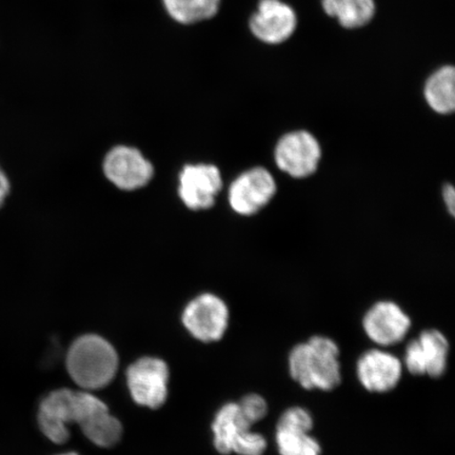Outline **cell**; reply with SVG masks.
I'll return each mask as SVG.
<instances>
[{"mask_svg":"<svg viewBox=\"0 0 455 455\" xmlns=\"http://www.w3.org/2000/svg\"><path fill=\"white\" fill-rule=\"evenodd\" d=\"M323 9L346 28L369 24L375 13V0H322Z\"/></svg>","mask_w":455,"mask_h":455,"instance_id":"e0dca14e","label":"cell"},{"mask_svg":"<svg viewBox=\"0 0 455 455\" xmlns=\"http://www.w3.org/2000/svg\"><path fill=\"white\" fill-rule=\"evenodd\" d=\"M339 355V347L331 339L313 337L290 352V374L307 390H333L341 382Z\"/></svg>","mask_w":455,"mask_h":455,"instance_id":"6da1fadb","label":"cell"},{"mask_svg":"<svg viewBox=\"0 0 455 455\" xmlns=\"http://www.w3.org/2000/svg\"><path fill=\"white\" fill-rule=\"evenodd\" d=\"M443 203L446 204L447 212L454 215L455 212V191L452 185H446L443 190Z\"/></svg>","mask_w":455,"mask_h":455,"instance_id":"603a6c76","label":"cell"},{"mask_svg":"<svg viewBox=\"0 0 455 455\" xmlns=\"http://www.w3.org/2000/svg\"><path fill=\"white\" fill-rule=\"evenodd\" d=\"M12 180H11L3 164H0V210H2L9 201L11 195H12Z\"/></svg>","mask_w":455,"mask_h":455,"instance_id":"7402d4cb","label":"cell"},{"mask_svg":"<svg viewBox=\"0 0 455 455\" xmlns=\"http://www.w3.org/2000/svg\"><path fill=\"white\" fill-rule=\"evenodd\" d=\"M357 378L370 392L384 394L395 389L402 377L398 358L378 349L369 350L357 362Z\"/></svg>","mask_w":455,"mask_h":455,"instance_id":"5bb4252c","label":"cell"},{"mask_svg":"<svg viewBox=\"0 0 455 455\" xmlns=\"http://www.w3.org/2000/svg\"><path fill=\"white\" fill-rule=\"evenodd\" d=\"M251 426L238 403H226L216 414L212 425L216 451L224 455L235 452L238 443L251 431Z\"/></svg>","mask_w":455,"mask_h":455,"instance_id":"9a60e30c","label":"cell"},{"mask_svg":"<svg viewBox=\"0 0 455 455\" xmlns=\"http://www.w3.org/2000/svg\"><path fill=\"white\" fill-rule=\"evenodd\" d=\"M183 323L193 337L212 343L223 338L229 323V310L214 294H202L186 307Z\"/></svg>","mask_w":455,"mask_h":455,"instance_id":"52a82bcc","label":"cell"},{"mask_svg":"<svg viewBox=\"0 0 455 455\" xmlns=\"http://www.w3.org/2000/svg\"><path fill=\"white\" fill-rule=\"evenodd\" d=\"M163 4L175 21L192 25L218 14L220 0H163Z\"/></svg>","mask_w":455,"mask_h":455,"instance_id":"ac0fdd59","label":"cell"},{"mask_svg":"<svg viewBox=\"0 0 455 455\" xmlns=\"http://www.w3.org/2000/svg\"><path fill=\"white\" fill-rule=\"evenodd\" d=\"M449 344L445 335L437 330H425L418 339L408 344L405 363L413 375L428 374L441 378L446 371Z\"/></svg>","mask_w":455,"mask_h":455,"instance_id":"8fae6325","label":"cell"},{"mask_svg":"<svg viewBox=\"0 0 455 455\" xmlns=\"http://www.w3.org/2000/svg\"><path fill=\"white\" fill-rule=\"evenodd\" d=\"M76 391L60 389L51 392L39 406L38 424L43 434L55 443H64L70 437L69 425L76 423Z\"/></svg>","mask_w":455,"mask_h":455,"instance_id":"7c38bea8","label":"cell"},{"mask_svg":"<svg viewBox=\"0 0 455 455\" xmlns=\"http://www.w3.org/2000/svg\"><path fill=\"white\" fill-rule=\"evenodd\" d=\"M424 98L431 110L441 116H448L454 111L455 70L453 67H442L427 79Z\"/></svg>","mask_w":455,"mask_h":455,"instance_id":"2e32d148","label":"cell"},{"mask_svg":"<svg viewBox=\"0 0 455 455\" xmlns=\"http://www.w3.org/2000/svg\"><path fill=\"white\" fill-rule=\"evenodd\" d=\"M238 406H240L244 418L251 425L259 422L268 413L267 402L264 400V397L258 395L244 396L241 403H238Z\"/></svg>","mask_w":455,"mask_h":455,"instance_id":"44dd1931","label":"cell"},{"mask_svg":"<svg viewBox=\"0 0 455 455\" xmlns=\"http://www.w3.org/2000/svg\"><path fill=\"white\" fill-rule=\"evenodd\" d=\"M118 368V356L109 341L88 334L77 339L67 355V369L79 387L87 390L104 388L112 382Z\"/></svg>","mask_w":455,"mask_h":455,"instance_id":"7a4b0ae2","label":"cell"},{"mask_svg":"<svg viewBox=\"0 0 455 455\" xmlns=\"http://www.w3.org/2000/svg\"><path fill=\"white\" fill-rule=\"evenodd\" d=\"M313 428L311 414L304 408L293 407L282 414L276 430H299L310 432Z\"/></svg>","mask_w":455,"mask_h":455,"instance_id":"ffe728a7","label":"cell"},{"mask_svg":"<svg viewBox=\"0 0 455 455\" xmlns=\"http://www.w3.org/2000/svg\"><path fill=\"white\" fill-rule=\"evenodd\" d=\"M76 423L85 437L100 447L116 446L123 435L121 422L106 403L88 392H77Z\"/></svg>","mask_w":455,"mask_h":455,"instance_id":"8992f818","label":"cell"},{"mask_svg":"<svg viewBox=\"0 0 455 455\" xmlns=\"http://www.w3.org/2000/svg\"><path fill=\"white\" fill-rule=\"evenodd\" d=\"M363 326L370 339L387 347L401 343L405 339L411 320L395 303L379 301L363 316Z\"/></svg>","mask_w":455,"mask_h":455,"instance_id":"4fadbf2b","label":"cell"},{"mask_svg":"<svg viewBox=\"0 0 455 455\" xmlns=\"http://www.w3.org/2000/svg\"><path fill=\"white\" fill-rule=\"evenodd\" d=\"M277 185L270 171L255 167L244 171L232 181L228 192L230 207L238 215L251 216L275 197Z\"/></svg>","mask_w":455,"mask_h":455,"instance_id":"277c9868","label":"cell"},{"mask_svg":"<svg viewBox=\"0 0 455 455\" xmlns=\"http://www.w3.org/2000/svg\"><path fill=\"white\" fill-rule=\"evenodd\" d=\"M276 443L281 455H321L320 443L309 432L276 430Z\"/></svg>","mask_w":455,"mask_h":455,"instance_id":"d6986e66","label":"cell"},{"mask_svg":"<svg viewBox=\"0 0 455 455\" xmlns=\"http://www.w3.org/2000/svg\"><path fill=\"white\" fill-rule=\"evenodd\" d=\"M153 171L152 164L132 147L113 148L104 162L106 178L124 191L138 190L149 184Z\"/></svg>","mask_w":455,"mask_h":455,"instance_id":"ba28073f","label":"cell"},{"mask_svg":"<svg viewBox=\"0 0 455 455\" xmlns=\"http://www.w3.org/2000/svg\"><path fill=\"white\" fill-rule=\"evenodd\" d=\"M221 188L223 178L213 164H187L180 174V197L187 208L195 212L212 208Z\"/></svg>","mask_w":455,"mask_h":455,"instance_id":"9c48e42d","label":"cell"},{"mask_svg":"<svg viewBox=\"0 0 455 455\" xmlns=\"http://www.w3.org/2000/svg\"><path fill=\"white\" fill-rule=\"evenodd\" d=\"M294 10L282 0H260L250 20V28L259 41L268 44H283L297 30Z\"/></svg>","mask_w":455,"mask_h":455,"instance_id":"30bf717a","label":"cell"},{"mask_svg":"<svg viewBox=\"0 0 455 455\" xmlns=\"http://www.w3.org/2000/svg\"><path fill=\"white\" fill-rule=\"evenodd\" d=\"M60 455H78V454L71 452V453H66V454H60Z\"/></svg>","mask_w":455,"mask_h":455,"instance_id":"cb8c5ba5","label":"cell"},{"mask_svg":"<svg viewBox=\"0 0 455 455\" xmlns=\"http://www.w3.org/2000/svg\"><path fill=\"white\" fill-rule=\"evenodd\" d=\"M322 147L315 135L305 130L282 136L275 149L278 169L293 179L309 178L318 168Z\"/></svg>","mask_w":455,"mask_h":455,"instance_id":"3957f363","label":"cell"},{"mask_svg":"<svg viewBox=\"0 0 455 455\" xmlns=\"http://www.w3.org/2000/svg\"><path fill=\"white\" fill-rule=\"evenodd\" d=\"M169 369L156 357H142L127 370L131 396L140 406L157 409L168 396Z\"/></svg>","mask_w":455,"mask_h":455,"instance_id":"5b68a950","label":"cell"}]
</instances>
